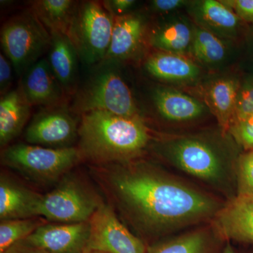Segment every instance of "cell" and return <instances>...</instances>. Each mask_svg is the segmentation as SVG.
Instances as JSON below:
<instances>
[{"mask_svg": "<svg viewBox=\"0 0 253 253\" xmlns=\"http://www.w3.org/2000/svg\"><path fill=\"white\" fill-rule=\"evenodd\" d=\"M105 181L121 210L146 235L163 236L212 220L223 204L146 163L108 165Z\"/></svg>", "mask_w": 253, "mask_h": 253, "instance_id": "1", "label": "cell"}, {"mask_svg": "<svg viewBox=\"0 0 253 253\" xmlns=\"http://www.w3.org/2000/svg\"><path fill=\"white\" fill-rule=\"evenodd\" d=\"M78 138L82 158L111 165L129 163L138 157L147 146L150 136L141 118L92 111L82 115Z\"/></svg>", "mask_w": 253, "mask_h": 253, "instance_id": "2", "label": "cell"}, {"mask_svg": "<svg viewBox=\"0 0 253 253\" xmlns=\"http://www.w3.org/2000/svg\"><path fill=\"white\" fill-rule=\"evenodd\" d=\"M156 150L183 172L221 191L230 187V158L212 141L201 136H182L159 143Z\"/></svg>", "mask_w": 253, "mask_h": 253, "instance_id": "3", "label": "cell"}, {"mask_svg": "<svg viewBox=\"0 0 253 253\" xmlns=\"http://www.w3.org/2000/svg\"><path fill=\"white\" fill-rule=\"evenodd\" d=\"M1 163L38 185H49L65 176L81 160L78 148L61 149L20 144L6 146Z\"/></svg>", "mask_w": 253, "mask_h": 253, "instance_id": "4", "label": "cell"}, {"mask_svg": "<svg viewBox=\"0 0 253 253\" xmlns=\"http://www.w3.org/2000/svg\"><path fill=\"white\" fill-rule=\"evenodd\" d=\"M72 111L81 114L106 111L129 118H141L129 86L110 62L89 78L76 94Z\"/></svg>", "mask_w": 253, "mask_h": 253, "instance_id": "5", "label": "cell"}, {"mask_svg": "<svg viewBox=\"0 0 253 253\" xmlns=\"http://www.w3.org/2000/svg\"><path fill=\"white\" fill-rule=\"evenodd\" d=\"M0 39L5 56L21 76L49 49L51 36L34 13L27 10L3 25Z\"/></svg>", "mask_w": 253, "mask_h": 253, "instance_id": "6", "label": "cell"}, {"mask_svg": "<svg viewBox=\"0 0 253 253\" xmlns=\"http://www.w3.org/2000/svg\"><path fill=\"white\" fill-rule=\"evenodd\" d=\"M113 17L106 6L97 1L77 4L68 36L83 63L93 65L106 58L112 38Z\"/></svg>", "mask_w": 253, "mask_h": 253, "instance_id": "7", "label": "cell"}, {"mask_svg": "<svg viewBox=\"0 0 253 253\" xmlns=\"http://www.w3.org/2000/svg\"><path fill=\"white\" fill-rule=\"evenodd\" d=\"M102 201L75 176H63L56 188L42 196L38 217L60 223L89 221Z\"/></svg>", "mask_w": 253, "mask_h": 253, "instance_id": "8", "label": "cell"}, {"mask_svg": "<svg viewBox=\"0 0 253 253\" xmlns=\"http://www.w3.org/2000/svg\"><path fill=\"white\" fill-rule=\"evenodd\" d=\"M89 223L88 250L107 253H147L144 243L126 229L109 205L101 203Z\"/></svg>", "mask_w": 253, "mask_h": 253, "instance_id": "9", "label": "cell"}, {"mask_svg": "<svg viewBox=\"0 0 253 253\" xmlns=\"http://www.w3.org/2000/svg\"><path fill=\"white\" fill-rule=\"evenodd\" d=\"M78 124L71 113L63 108H48L35 116L25 132L28 144L54 147L68 146L78 136Z\"/></svg>", "mask_w": 253, "mask_h": 253, "instance_id": "10", "label": "cell"}, {"mask_svg": "<svg viewBox=\"0 0 253 253\" xmlns=\"http://www.w3.org/2000/svg\"><path fill=\"white\" fill-rule=\"evenodd\" d=\"M90 231L89 221L45 223L26 240L50 253H83L88 251Z\"/></svg>", "mask_w": 253, "mask_h": 253, "instance_id": "11", "label": "cell"}, {"mask_svg": "<svg viewBox=\"0 0 253 253\" xmlns=\"http://www.w3.org/2000/svg\"><path fill=\"white\" fill-rule=\"evenodd\" d=\"M222 240L253 244V196L237 194L223 204L212 219Z\"/></svg>", "mask_w": 253, "mask_h": 253, "instance_id": "12", "label": "cell"}, {"mask_svg": "<svg viewBox=\"0 0 253 253\" xmlns=\"http://www.w3.org/2000/svg\"><path fill=\"white\" fill-rule=\"evenodd\" d=\"M20 88L31 106L58 107L65 99V91L45 58H42L24 73Z\"/></svg>", "mask_w": 253, "mask_h": 253, "instance_id": "13", "label": "cell"}, {"mask_svg": "<svg viewBox=\"0 0 253 253\" xmlns=\"http://www.w3.org/2000/svg\"><path fill=\"white\" fill-rule=\"evenodd\" d=\"M42 196L1 173L0 176L1 221L38 217V207Z\"/></svg>", "mask_w": 253, "mask_h": 253, "instance_id": "14", "label": "cell"}, {"mask_svg": "<svg viewBox=\"0 0 253 253\" xmlns=\"http://www.w3.org/2000/svg\"><path fill=\"white\" fill-rule=\"evenodd\" d=\"M145 27L144 18L140 15L114 16L112 38L105 59L111 62L134 56L140 47Z\"/></svg>", "mask_w": 253, "mask_h": 253, "instance_id": "15", "label": "cell"}, {"mask_svg": "<svg viewBox=\"0 0 253 253\" xmlns=\"http://www.w3.org/2000/svg\"><path fill=\"white\" fill-rule=\"evenodd\" d=\"M48 61L63 90L71 94L76 89L79 56L67 35L51 32Z\"/></svg>", "mask_w": 253, "mask_h": 253, "instance_id": "16", "label": "cell"}, {"mask_svg": "<svg viewBox=\"0 0 253 253\" xmlns=\"http://www.w3.org/2000/svg\"><path fill=\"white\" fill-rule=\"evenodd\" d=\"M221 241L212 226L202 227L153 245L147 253H221Z\"/></svg>", "mask_w": 253, "mask_h": 253, "instance_id": "17", "label": "cell"}, {"mask_svg": "<svg viewBox=\"0 0 253 253\" xmlns=\"http://www.w3.org/2000/svg\"><path fill=\"white\" fill-rule=\"evenodd\" d=\"M31 106L21 88L9 91L0 100V145L6 147L19 135L31 115Z\"/></svg>", "mask_w": 253, "mask_h": 253, "instance_id": "18", "label": "cell"}, {"mask_svg": "<svg viewBox=\"0 0 253 253\" xmlns=\"http://www.w3.org/2000/svg\"><path fill=\"white\" fill-rule=\"evenodd\" d=\"M193 14L201 27L219 38H233L239 32L241 19L223 1L204 0L196 2Z\"/></svg>", "mask_w": 253, "mask_h": 253, "instance_id": "19", "label": "cell"}, {"mask_svg": "<svg viewBox=\"0 0 253 253\" xmlns=\"http://www.w3.org/2000/svg\"><path fill=\"white\" fill-rule=\"evenodd\" d=\"M153 100L163 118L175 122L196 119L205 111L204 104L199 100L169 88H156L153 93Z\"/></svg>", "mask_w": 253, "mask_h": 253, "instance_id": "20", "label": "cell"}, {"mask_svg": "<svg viewBox=\"0 0 253 253\" xmlns=\"http://www.w3.org/2000/svg\"><path fill=\"white\" fill-rule=\"evenodd\" d=\"M147 72L157 79L167 82H189L197 78L199 68L181 54L158 51L145 63Z\"/></svg>", "mask_w": 253, "mask_h": 253, "instance_id": "21", "label": "cell"}, {"mask_svg": "<svg viewBox=\"0 0 253 253\" xmlns=\"http://www.w3.org/2000/svg\"><path fill=\"white\" fill-rule=\"evenodd\" d=\"M239 86L235 78H219L213 82L206 93L208 106L224 132L230 129Z\"/></svg>", "mask_w": 253, "mask_h": 253, "instance_id": "22", "label": "cell"}, {"mask_svg": "<svg viewBox=\"0 0 253 253\" xmlns=\"http://www.w3.org/2000/svg\"><path fill=\"white\" fill-rule=\"evenodd\" d=\"M193 31L187 21L174 20L154 30L150 44L158 51L181 54L191 49Z\"/></svg>", "mask_w": 253, "mask_h": 253, "instance_id": "23", "label": "cell"}, {"mask_svg": "<svg viewBox=\"0 0 253 253\" xmlns=\"http://www.w3.org/2000/svg\"><path fill=\"white\" fill-rule=\"evenodd\" d=\"M76 6L72 0H38L32 3L31 10L49 33L68 36Z\"/></svg>", "mask_w": 253, "mask_h": 253, "instance_id": "24", "label": "cell"}, {"mask_svg": "<svg viewBox=\"0 0 253 253\" xmlns=\"http://www.w3.org/2000/svg\"><path fill=\"white\" fill-rule=\"evenodd\" d=\"M191 49L205 64L217 65L226 57V46L221 38L201 26L194 28Z\"/></svg>", "mask_w": 253, "mask_h": 253, "instance_id": "25", "label": "cell"}, {"mask_svg": "<svg viewBox=\"0 0 253 253\" xmlns=\"http://www.w3.org/2000/svg\"><path fill=\"white\" fill-rule=\"evenodd\" d=\"M45 223V219L41 217L1 221L0 253L4 252L18 241L27 239L37 229Z\"/></svg>", "mask_w": 253, "mask_h": 253, "instance_id": "26", "label": "cell"}, {"mask_svg": "<svg viewBox=\"0 0 253 253\" xmlns=\"http://www.w3.org/2000/svg\"><path fill=\"white\" fill-rule=\"evenodd\" d=\"M253 116V75L240 83L231 126Z\"/></svg>", "mask_w": 253, "mask_h": 253, "instance_id": "27", "label": "cell"}, {"mask_svg": "<svg viewBox=\"0 0 253 253\" xmlns=\"http://www.w3.org/2000/svg\"><path fill=\"white\" fill-rule=\"evenodd\" d=\"M237 194L253 196V150L242 155L236 165Z\"/></svg>", "mask_w": 253, "mask_h": 253, "instance_id": "28", "label": "cell"}, {"mask_svg": "<svg viewBox=\"0 0 253 253\" xmlns=\"http://www.w3.org/2000/svg\"><path fill=\"white\" fill-rule=\"evenodd\" d=\"M229 132L246 151L253 150V116L231 126Z\"/></svg>", "mask_w": 253, "mask_h": 253, "instance_id": "29", "label": "cell"}, {"mask_svg": "<svg viewBox=\"0 0 253 253\" xmlns=\"http://www.w3.org/2000/svg\"><path fill=\"white\" fill-rule=\"evenodd\" d=\"M241 20L253 23V0H231L223 1Z\"/></svg>", "mask_w": 253, "mask_h": 253, "instance_id": "30", "label": "cell"}, {"mask_svg": "<svg viewBox=\"0 0 253 253\" xmlns=\"http://www.w3.org/2000/svg\"><path fill=\"white\" fill-rule=\"evenodd\" d=\"M12 68L11 61L4 54H0V92L2 96L9 91L12 83Z\"/></svg>", "mask_w": 253, "mask_h": 253, "instance_id": "31", "label": "cell"}, {"mask_svg": "<svg viewBox=\"0 0 253 253\" xmlns=\"http://www.w3.org/2000/svg\"><path fill=\"white\" fill-rule=\"evenodd\" d=\"M1 253H50L45 250L28 242L26 239L18 241Z\"/></svg>", "mask_w": 253, "mask_h": 253, "instance_id": "32", "label": "cell"}, {"mask_svg": "<svg viewBox=\"0 0 253 253\" xmlns=\"http://www.w3.org/2000/svg\"><path fill=\"white\" fill-rule=\"evenodd\" d=\"M183 0H154L151 1V9L157 12H169L186 4Z\"/></svg>", "mask_w": 253, "mask_h": 253, "instance_id": "33", "label": "cell"}, {"mask_svg": "<svg viewBox=\"0 0 253 253\" xmlns=\"http://www.w3.org/2000/svg\"><path fill=\"white\" fill-rule=\"evenodd\" d=\"M135 3L133 0H113L105 1L106 8L111 14L116 16H122Z\"/></svg>", "mask_w": 253, "mask_h": 253, "instance_id": "34", "label": "cell"}, {"mask_svg": "<svg viewBox=\"0 0 253 253\" xmlns=\"http://www.w3.org/2000/svg\"><path fill=\"white\" fill-rule=\"evenodd\" d=\"M221 253H239L234 247L230 242L226 243L225 246L223 248L222 252Z\"/></svg>", "mask_w": 253, "mask_h": 253, "instance_id": "35", "label": "cell"}, {"mask_svg": "<svg viewBox=\"0 0 253 253\" xmlns=\"http://www.w3.org/2000/svg\"><path fill=\"white\" fill-rule=\"evenodd\" d=\"M249 48L250 56H251L253 65V36H251V39H250Z\"/></svg>", "mask_w": 253, "mask_h": 253, "instance_id": "36", "label": "cell"}, {"mask_svg": "<svg viewBox=\"0 0 253 253\" xmlns=\"http://www.w3.org/2000/svg\"><path fill=\"white\" fill-rule=\"evenodd\" d=\"M83 253H107L104 252H101V251H94V250H88V251H85V252Z\"/></svg>", "mask_w": 253, "mask_h": 253, "instance_id": "37", "label": "cell"}]
</instances>
